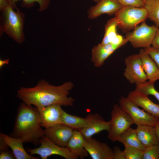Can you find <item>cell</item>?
<instances>
[{"mask_svg": "<svg viewBox=\"0 0 159 159\" xmlns=\"http://www.w3.org/2000/svg\"><path fill=\"white\" fill-rule=\"evenodd\" d=\"M73 87L70 82L54 86L44 80H40L36 86L32 87H21L17 92V97L23 102L34 105L37 108L59 104L72 106L75 100L68 96Z\"/></svg>", "mask_w": 159, "mask_h": 159, "instance_id": "obj_1", "label": "cell"}, {"mask_svg": "<svg viewBox=\"0 0 159 159\" xmlns=\"http://www.w3.org/2000/svg\"><path fill=\"white\" fill-rule=\"evenodd\" d=\"M142 159H159V145L145 148Z\"/></svg>", "mask_w": 159, "mask_h": 159, "instance_id": "obj_28", "label": "cell"}, {"mask_svg": "<svg viewBox=\"0 0 159 159\" xmlns=\"http://www.w3.org/2000/svg\"><path fill=\"white\" fill-rule=\"evenodd\" d=\"M15 158L13 153L7 150L0 151V159H14Z\"/></svg>", "mask_w": 159, "mask_h": 159, "instance_id": "obj_32", "label": "cell"}, {"mask_svg": "<svg viewBox=\"0 0 159 159\" xmlns=\"http://www.w3.org/2000/svg\"><path fill=\"white\" fill-rule=\"evenodd\" d=\"M114 15L118 27L124 32L134 29L148 18V11L144 7L123 6Z\"/></svg>", "mask_w": 159, "mask_h": 159, "instance_id": "obj_4", "label": "cell"}, {"mask_svg": "<svg viewBox=\"0 0 159 159\" xmlns=\"http://www.w3.org/2000/svg\"><path fill=\"white\" fill-rule=\"evenodd\" d=\"M111 115L107 138L114 142L117 141L120 136L134 123L130 115L119 105H114Z\"/></svg>", "mask_w": 159, "mask_h": 159, "instance_id": "obj_5", "label": "cell"}, {"mask_svg": "<svg viewBox=\"0 0 159 159\" xmlns=\"http://www.w3.org/2000/svg\"><path fill=\"white\" fill-rule=\"evenodd\" d=\"M40 146L28 150L31 155H39L42 159H47L53 155L61 156L66 159H77L78 158L73 155L66 147L60 146L54 143L44 136L40 140Z\"/></svg>", "mask_w": 159, "mask_h": 159, "instance_id": "obj_8", "label": "cell"}, {"mask_svg": "<svg viewBox=\"0 0 159 159\" xmlns=\"http://www.w3.org/2000/svg\"><path fill=\"white\" fill-rule=\"evenodd\" d=\"M119 105L131 117L134 124L154 127L159 118L140 109L127 97H121L119 100Z\"/></svg>", "mask_w": 159, "mask_h": 159, "instance_id": "obj_7", "label": "cell"}, {"mask_svg": "<svg viewBox=\"0 0 159 159\" xmlns=\"http://www.w3.org/2000/svg\"><path fill=\"white\" fill-rule=\"evenodd\" d=\"M138 54L148 81L154 83L159 80V69L155 61L144 49H141Z\"/></svg>", "mask_w": 159, "mask_h": 159, "instance_id": "obj_19", "label": "cell"}, {"mask_svg": "<svg viewBox=\"0 0 159 159\" xmlns=\"http://www.w3.org/2000/svg\"><path fill=\"white\" fill-rule=\"evenodd\" d=\"M145 2L146 1V0H143Z\"/></svg>", "mask_w": 159, "mask_h": 159, "instance_id": "obj_38", "label": "cell"}, {"mask_svg": "<svg viewBox=\"0 0 159 159\" xmlns=\"http://www.w3.org/2000/svg\"><path fill=\"white\" fill-rule=\"evenodd\" d=\"M61 106L59 104H54L37 108L42 127L45 128L62 124L63 110Z\"/></svg>", "mask_w": 159, "mask_h": 159, "instance_id": "obj_10", "label": "cell"}, {"mask_svg": "<svg viewBox=\"0 0 159 159\" xmlns=\"http://www.w3.org/2000/svg\"><path fill=\"white\" fill-rule=\"evenodd\" d=\"M120 47V46L111 44H99L94 46L92 49L91 61L95 66L100 67L103 64L106 59Z\"/></svg>", "mask_w": 159, "mask_h": 159, "instance_id": "obj_17", "label": "cell"}, {"mask_svg": "<svg viewBox=\"0 0 159 159\" xmlns=\"http://www.w3.org/2000/svg\"><path fill=\"white\" fill-rule=\"evenodd\" d=\"M123 151L126 159H142L143 151L134 147L125 146Z\"/></svg>", "mask_w": 159, "mask_h": 159, "instance_id": "obj_27", "label": "cell"}, {"mask_svg": "<svg viewBox=\"0 0 159 159\" xmlns=\"http://www.w3.org/2000/svg\"><path fill=\"white\" fill-rule=\"evenodd\" d=\"M93 0V1H94L95 2L97 3L99 2V1H100L101 0Z\"/></svg>", "mask_w": 159, "mask_h": 159, "instance_id": "obj_37", "label": "cell"}, {"mask_svg": "<svg viewBox=\"0 0 159 159\" xmlns=\"http://www.w3.org/2000/svg\"><path fill=\"white\" fill-rule=\"evenodd\" d=\"M44 135L37 108L21 103L17 109L11 136L21 138L24 143L37 145Z\"/></svg>", "mask_w": 159, "mask_h": 159, "instance_id": "obj_2", "label": "cell"}, {"mask_svg": "<svg viewBox=\"0 0 159 159\" xmlns=\"http://www.w3.org/2000/svg\"><path fill=\"white\" fill-rule=\"evenodd\" d=\"M85 148L92 159H113V149L92 137L86 139Z\"/></svg>", "mask_w": 159, "mask_h": 159, "instance_id": "obj_13", "label": "cell"}, {"mask_svg": "<svg viewBox=\"0 0 159 159\" xmlns=\"http://www.w3.org/2000/svg\"><path fill=\"white\" fill-rule=\"evenodd\" d=\"M0 137L4 140L12 150L16 159H38V157L32 156L28 154L24 149L23 140L20 138L9 136L0 132Z\"/></svg>", "mask_w": 159, "mask_h": 159, "instance_id": "obj_18", "label": "cell"}, {"mask_svg": "<svg viewBox=\"0 0 159 159\" xmlns=\"http://www.w3.org/2000/svg\"><path fill=\"white\" fill-rule=\"evenodd\" d=\"M85 140L80 131L74 130L65 147L73 155L81 159H84L88 154L85 148Z\"/></svg>", "mask_w": 159, "mask_h": 159, "instance_id": "obj_16", "label": "cell"}, {"mask_svg": "<svg viewBox=\"0 0 159 159\" xmlns=\"http://www.w3.org/2000/svg\"><path fill=\"white\" fill-rule=\"evenodd\" d=\"M135 129L138 137L145 148L159 145V140L154 127L137 125Z\"/></svg>", "mask_w": 159, "mask_h": 159, "instance_id": "obj_20", "label": "cell"}, {"mask_svg": "<svg viewBox=\"0 0 159 159\" xmlns=\"http://www.w3.org/2000/svg\"><path fill=\"white\" fill-rule=\"evenodd\" d=\"M125 63L126 67L123 74L130 83L136 84L147 81L148 78L138 54L127 57L125 59Z\"/></svg>", "mask_w": 159, "mask_h": 159, "instance_id": "obj_9", "label": "cell"}, {"mask_svg": "<svg viewBox=\"0 0 159 159\" xmlns=\"http://www.w3.org/2000/svg\"><path fill=\"white\" fill-rule=\"evenodd\" d=\"M117 27L118 23L115 17L108 21L105 26L104 35L101 44H107L111 43L117 34Z\"/></svg>", "mask_w": 159, "mask_h": 159, "instance_id": "obj_23", "label": "cell"}, {"mask_svg": "<svg viewBox=\"0 0 159 159\" xmlns=\"http://www.w3.org/2000/svg\"><path fill=\"white\" fill-rule=\"evenodd\" d=\"M158 28L156 25H148L145 21L127 33L125 38L135 48H146L152 45Z\"/></svg>", "mask_w": 159, "mask_h": 159, "instance_id": "obj_6", "label": "cell"}, {"mask_svg": "<svg viewBox=\"0 0 159 159\" xmlns=\"http://www.w3.org/2000/svg\"><path fill=\"white\" fill-rule=\"evenodd\" d=\"M127 97L147 113L159 118V104L154 103L148 95L135 90L129 92Z\"/></svg>", "mask_w": 159, "mask_h": 159, "instance_id": "obj_15", "label": "cell"}, {"mask_svg": "<svg viewBox=\"0 0 159 159\" xmlns=\"http://www.w3.org/2000/svg\"><path fill=\"white\" fill-rule=\"evenodd\" d=\"M21 0V6L23 7L30 8L33 6L35 3L38 4V11L42 12L45 10L48 7L50 2L49 0H7L8 5L14 9H17L16 2Z\"/></svg>", "mask_w": 159, "mask_h": 159, "instance_id": "obj_24", "label": "cell"}, {"mask_svg": "<svg viewBox=\"0 0 159 159\" xmlns=\"http://www.w3.org/2000/svg\"><path fill=\"white\" fill-rule=\"evenodd\" d=\"M144 7L148 11V18L159 27V0H146Z\"/></svg>", "mask_w": 159, "mask_h": 159, "instance_id": "obj_25", "label": "cell"}, {"mask_svg": "<svg viewBox=\"0 0 159 159\" xmlns=\"http://www.w3.org/2000/svg\"><path fill=\"white\" fill-rule=\"evenodd\" d=\"M85 118L69 114L63 110L62 124L74 130H80L87 125Z\"/></svg>", "mask_w": 159, "mask_h": 159, "instance_id": "obj_22", "label": "cell"}, {"mask_svg": "<svg viewBox=\"0 0 159 159\" xmlns=\"http://www.w3.org/2000/svg\"><path fill=\"white\" fill-rule=\"evenodd\" d=\"M154 127L156 135L159 140V120L156 123Z\"/></svg>", "mask_w": 159, "mask_h": 159, "instance_id": "obj_36", "label": "cell"}, {"mask_svg": "<svg viewBox=\"0 0 159 159\" xmlns=\"http://www.w3.org/2000/svg\"><path fill=\"white\" fill-rule=\"evenodd\" d=\"M8 5L1 11L0 34L4 32L16 43L21 44L25 40L23 31L25 15L17 8L16 11Z\"/></svg>", "mask_w": 159, "mask_h": 159, "instance_id": "obj_3", "label": "cell"}, {"mask_svg": "<svg viewBox=\"0 0 159 159\" xmlns=\"http://www.w3.org/2000/svg\"><path fill=\"white\" fill-rule=\"evenodd\" d=\"M123 6H132L139 7H144L145 1L143 0H117Z\"/></svg>", "mask_w": 159, "mask_h": 159, "instance_id": "obj_29", "label": "cell"}, {"mask_svg": "<svg viewBox=\"0 0 159 159\" xmlns=\"http://www.w3.org/2000/svg\"><path fill=\"white\" fill-rule=\"evenodd\" d=\"M87 125L79 130L86 139L103 130H109L110 121L106 122L99 114L90 113L85 117Z\"/></svg>", "mask_w": 159, "mask_h": 159, "instance_id": "obj_12", "label": "cell"}, {"mask_svg": "<svg viewBox=\"0 0 159 159\" xmlns=\"http://www.w3.org/2000/svg\"><path fill=\"white\" fill-rule=\"evenodd\" d=\"M135 90L139 91L148 96H154L159 102V92L154 87V83L149 81L140 83L135 84Z\"/></svg>", "mask_w": 159, "mask_h": 159, "instance_id": "obj_26", "label": "cell"}, {"mask_svg": "<svg viewBox=\"0 0 159 159\" xmlns=\"http://www.w3.org/2000/svg\"><path fill=\"white\" fill-rule=\"evenodd\" d=\"M113 159H126L123 151L118 146H115L112 148Z\"/></svg>", "mask_w": 159, "mask_h": 159, "instance_id": "obj_31", "label": "cell"}, {"mask_svg": "<svg viewBox=\"0 0 159 159\" xmlns=\"http://www.w3.org/2000/svg\"><path fill=\"white\" fill-rule=\"evenodd\" d=\"M144 49L155 61L159 69V49L150 46Z\"/></svg>", "mask_w": 159, "mask_h": 159, "instance_id": "obj_30", "label": "cell"}, {"mask_svg": "<svg viewBox=\"0 0 159 159\" xmlns=\"http://www.w3.org/2000/svg\"><path fill=\"white\" fill-rule=\"evenodd\" d=\"M117 141L122 144L124 146L134 147L142 151L145 148L139 140L135 129L130 127L120 136Z\"/></svg>", "mask_w": 159, "mask_h": 159, "instance_id": "obj_21", "label": "cell"}, {"mask_svg": "<svg viewBox=\"0 0 159 159\" xmlns=\"http://www.w3.org/2000/svg\"><path fill=\"white\" fill-rule=\"evenodd\" d=\"M8 5L7 0H0V10L1 11L4 10Z\"/></svg>", "mask_w": 159, "mask_h": 159, "instance_id": "obj_34", "label": "cell"}, {"mask_svg": "<svg viewBox=\"0 0 159 159\" xmlns=\"http://www.w3.org/2000/svg\"><path fill=\"white\" fill-rule=\"evenodd\" d=\"M123 7L117 0H101L89 9L88 17L93 19L104 14H114Z\"/></svg>", "mask_w": 159, "mask_h": 159, "instance_id": "obj_14", "label": "cell"}, {"mask_svg": "<svg viewBox=\"0 0 159 159\" xmlns=\"http://www.w3.org/2000/svg\"><path fill=\"white\" fill-rule=\"evenodd\" d=\"M74 130L63 124H58L45 128L44 136L56 144L65 147Z\"/></svg>", "mask_w": 159, "mask_h": 159, "instance_id": "obj_11", "label": "cell"}, {"mask_svg": "<svg viewBox=\"0 0 159 159\" xmlns=\"http://www.w3.org/2000/svg\"><path fill=\"white\" fill-rule=\"evenodd\" d=\"M152 45L153 47L159 49V28L157 29Z\"/></svg>", "mask_w": 159, "mask_h": 159, "instance_id": "obj_33", "label": "cell"}, {"mask_svg": "<svg viewBox=\"0 0 159 159\" xmlns=\"http://www.w3.org/2000/svg\"><path fill=\"white\" fill-rule=\"evenodd\" d=\"M9 59L6 60H0V68H1L4 65L7 64L9 63Z\"/></svg>", "mask_w": 159, "mask_h": 159, "instance_id": "obj_35", "label": "cell"}]
</instances>
